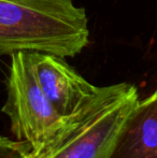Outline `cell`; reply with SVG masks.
<instances>
[{
  "instance_id": "8992f818",
  "label": "cell",
  "mask_w": 157,
  "mask_h": 158,
  "mask_svg": "<svg viewBox=\"0 0 157 158\" xmlns=\"http://www.w3.org/2000/svg\"><path fill=\"white\" fill-rule=\"evenodd\" d=\"M30 146L19 140L0 135V158H30Z\"/></svg>"
},
{
  "instance_id": "277c9868",
  "label": "cell",
  "mask_w": 157,
  "mask_h": 158,
  "mask_svg": "<svg viewBox=\"0 0 157 158\" xmlns=\"http://www.w3.org/2000/svg\"><path fill=\"white\" fill-rule=\"evenodd\" d=\"M35 77L48 101L60 116H69L87 103L99 87L90 84L63 57L29 52Z\"/></svg>"
},
{
  "instance_id": "7a4b0ae2",
  "label": "cell",
  "mask_w": 157,
  "mask_h": 158,
  "mask_svg": "<svg viewBox=\"0 0 157 158\" xmlns=\"http://www.w3.org/2000/svg\"><path fill=\"white\" fill-rule=\"evenodd\" d=\"M139 100L136 86L118 83L96 95L65 123L54 140L30 158H109L125 119Z\"/></svg>"
},
{
  "instance_id": "5b68a950",
  "label": "cell",
  "mask_w": 157,
  "mask_h": 158,
  "mask_svg": "<svg viewBox=\"0 0 157 158\" xmlns=\"http://www.w3.org/2000/svg\"><path fill=\"white\" fill-rule=\"evenodd\" d=\"M109 158H157V90L137 101Z\"/></svg>"
},
{
  "instance_id": "3957f363",
  "label": "cell",
  "mask_w": 157,
  "mask_h": 158,
  "mask_svg": "<svg viewBox=\"0 0 157 158\" xmlns=\"http://www.w3.org/2000/svg\"><path fill=\"white\" fill-rule=\"evenodd\" d=\"M10 58L6 100L1 111L10 118L16 140L27 143L30 153L37 155L56 138L65 117L56 112L39 86L29 52L14 53Z\"/></svg>"
},
{
  "instance_id": "6da1fadb",
  "label": "cell",
  "mask_w": 157,
  "mask_h": 158,
  "mask_svg": "<svg viewBox=\"0 0 157 158\" xmlns=\"http://www.w3.org/2000/svg\"><path fill=\"white\" fill-rule=\"evenodd\" d=\"M88 42L85 9L73 0H0V58L17 52L74 57Z\"/></svg>"
}]
</instances>
